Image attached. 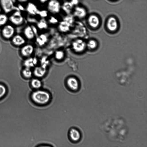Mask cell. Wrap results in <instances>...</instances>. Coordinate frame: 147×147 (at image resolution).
<instances>
[{
  "instance_id": "4",
  "label": "cell",
  "mask_w": 147,
  "mask_h": 147,
  "mask_svg": "<svg viewBox=\"0 0 147 147\" xmlns=\"http://www.w3.org/2000/svg\"><path fill=\"white\" fill-rule=\"evenodd\" d=\"M0 9L2 12L8 15L16 9L13 0H0Z\"/></svg>"
},
{
  "instance_id": "3",
  "label": "cell",
  "mask_w": 147,
  "mask_h": 147,
  "mask_svg": "<svg viewBox=\"0 0 147 147\" xmlns=\"http://www.w3.org/2000/svg\"><path fill=\"white\" fill-rule=\"evenodd\" d=\"M61 4L59 0H49L47 4V9L53 15L59 13L61 10Z\"/></svg>"
},
{
  "instance_id": "10",
  "label": "cell",
  "mask_w": 147,
  "mask_h": 147,
  "mask_svg": "<svg viewBox=\"0 0 147 147\" xmlns=\"http://www.w3.org/2000/svg\"><path fill=\"white\" fill-rule=\"evenodd\" d=\"M34 48L33 45L28 44L24 46L21 49V53L23 56L26 57H30L33 53Z\"/></svg>"
},
{
  "instance_id": "20",
  "label": "cell",
  "mask_w": 147,
  "mask_h": 147,
  "mask_svg": "<svg viewBox=\"0 0 147 147\" xmlns=\"http://www.w3.org/2000/svg\"><path fill=\"white\" fill-rule=\"evenodd\" d=\"M8 21V15L2 11L0 12V27L6 24Z\"/></svg>"
},
{
  "instance_id": "19",
  "label": "cell",
  "mask_w": 147,
  "mask_h": 147,
  "mask_svg": "<svg viewBox=\"0 0 147 147\" xmlns=\"http://www.w3.org/2000/svg\"><path fill=\"white\" fill-rule=\"evenodd\" d=\"M69 136L71 139L74 141H77L80 138V134L77 129L73 128L69 131Z\"/></svg>"
},
{
  "instance_id": "33",
  "label": "cell",
  "mask_w": 147,
  "mask_h": 147,
  "mask_svg": "<svg viewBox=\"0 0 147 147\" xmlns=\"http://www.w3.org/2000/svg\"><path fill=\"white\" fill-rule=\"evenodd\" d=\"M47 0H40L41 2L42 3H44L46 2Z\"/></svg>"
},
{
  "instance_id": "6",
  "label": "cell",
  "mask_w": 147,
  "mask_h": 147,
  "mask_svg": "<svg viewBox=\"0 0 147 147\" xmlns=\"http://www.w3.org/2000/svg\"><path fill=\"white\" fill-rule=\"evenodd\" d=\"M72 14L75 18L81 19L85 17L86 11L84 7L78 5L74 7Z\"/></svg>"
},
{
  "instance_id": "25",
  "label": "cell",
  "mask_w": 147,
  "mask_h": 147,
  "mask_svg": "<svg viewBox=\"0 0 147 147\" xmlns=\"http://www.w3.org/2000/svg\"><path fill=\"white\" fill-rule=\"evenodd\" d=\"M65 53L61 50H58L56 51L55 53V58L59 60L63 59L65 57Z\"/></svg>"
},
{
  "instance_id": "5",
  "label": "cell",
  "mask_w": 147,
  "mask_h": 147,
  "mask_svg": "<svg viewBox=\"0 0 147 147\" xmlns=\"http://www.w3.org/2000/svg\"><path fill=\"white\" fill-rule=\"evenodd\" d=\"M86 47L85 42L81 39H76L71 44L72 48L76 53H80L83 52L85 49Z\"/></svg>"
},
{
  "instance_id": "13",
  "label": "cell",
  "mask_w": 147,
  "mask_h": 147,
  "mask_svg": "<svg viewBox=\"0 0 147 147\" xmlns=\"http://www.w3.org/2000/svg\"><path fill=\"white\" fill-rule=\"evenodd\" d=\"M72 25L66 21L62 20L59 22L58 28L62 32H68L70 29Z\"/></svg>"
},
{
  "instance_id": "30",
  "label": "cell",
  "mask_w": 147,
  "mask_h": 147,
  "mask_svg": "<svg viewBox=\"0 0 147 147\" xmlns=\"http://www.w3.org/2000/svg\"><path fill=\"white\" fill-rule=\"evenodd\" d=\"M97 46L96 42L93 40H90L87 44L88 47L90 49H94Z\"/></svg>"
},
{
  "instance_id": "28",
  "label": "cell",
  "mask_w": 147,
  "mask_h": 147,
  "mask_svg": "<svg viewBox=\"0 0 147 147\" xmlns=\"http://www.w3.org/2000/svg\"><path fill=\"white\" fill-rule=\"evenodd\" d=\"M49 12L47 10H39L38 15H39L41 18H45L48 17Z\"/></svg>"
},
{
  "instance_id": "7",
  "label": "cell",
  "mask_w": 147,
  "mask_h": 147,
  "mask_svg": "<svg viewBox=\"0 0 147 147\" xmlns=\"http://www.w3.org/2000/svg\"><path fill=\"white\" fill-rule=\"evenodd\" d=\"M3 27L2 33L3 36L7 39L11 38L15 32V29L13 26L7 24Z\"/></svg>"
},
{
  "instance_id": "21",
  "label": "cell",
  "mask_w": 147,
  "mask_h": 147,
  "mask_svg": "<svg viewBox=\"0 0 147 147\" xmlns=\"http://www.w3.org/2000/svg\"><path fill=\"white\" fill-rule=\"evenodd\" d=\"M31 84L32 87L35 89H39L42 85L41 81L38 78L33 79L31 81Z\"/></svg>"
},
{
  "instance_id": "17",
  "label": "cell",
  "mask_w": 147,
  "mask_h": 147,
  "mask_svg": "<svg viewBox=\"0 0 147 147\" xmlns=\"http://www.w3.org/2000/svg\"><path fill=\"white\" fill-rule=\"evenodd\" d=\"M88 22L90 26L93 28H96L99 25V20L96 15H91L88 18Z\"/></svg>"
},
{
  "instance_id": "34",
  "label": "cell",
  "mask_w": 147,
  "mask_h": 147,
  "mask_svg": "<svg viewBox=\"0 0 147 147\" xmlns=\"http://www.w3.org/2000/svg\"></svg>"
},
{
  "instance_id": "32",
  "label": "cell",
  "mask_w": 147,
  "mask_h": 147,
  "mask_svg": "<svg viewBox=\"0 0 147 147\" xmlns=\"http://www.w3.org/2000/svg\"><path fill=\"white\" fill-rule=\"evenodd\" d=\"M19 3L20 4H23L27 3L28 0H17Z\"/></svg>"
},
{
  "instance_id": "8",
  "label": "cell",
  "mask_w": 147,
  "mask_h": 147,
  "mask_svg": "<svg viewBox=\"0 0 147 147\" xmlns=\"http://www.w3.org/2000/svg\"><path fill=\"white\" fill-rule=\"evenodd\" d=\"M25 9L27 13L30 15L35 16L38 15L39 10L36 5L32 2H28Z\"/></svg>"
},
{
  "instance_id": "12",
  "label": "cell",
  "mask_w": 147,
  "mask_h": 147,
  "mask_svg": "<svg viewBox=\"0 0 147 147\" xmlns=\"http://www.w3.org/2000/svg\"><path fill=\"white\" fill-rule=\"evenodd\" d=\"M67 84L69 87L73 90H76L79 87L78 82L77 79L74 77H70L68 78Z\"/></svg>"
},
{
  "instance_id": "9",
  "label": "cell",
  "mask_w": 147,
  "mask_h": 147,
  "mask_svg": "<svg viewBox=\"0 0 147 147\" xmlns=\"http://www.w3.org/2000/svg\"><path fill=\"white\" fill-rule=\"evenodd\" d=\"M47 71V67L41 65L34 67L33 74L37 78H41L45 75Z\"/></svg>"
},
{
  "instance_id": "18",
  "label": "cell",
  "mask_w": 147,
  "mask_h": 147,
  "mask_svg": "<svg viewBox=\"0 0 147 147\" xmlns=\"http://www.w3.org/2000/svg\"><path fill=\"white\" fill-rule=\"evenodd\" d=\"M12 41L15 45L20 46L24 45L25 42L24 38L21 35H17L14 36L12 39Z\"/></svg>"
},
{
  "instance_id": "11",
  "label": "cell",
  "mask_w": 147,
  "mask_h": 147,
  "mask_svg": "<svg viewBox=\"0 0 147 147\" xmlns=\"http://www.w3.org/2000/svg\"><path fill=\"white\" fill-rule=\"evenodd\" d=\"M74 6L70 1H66L61 4V10L66 14L72 13Z\"/></svg>"
},
{
  "instance_id": "24",
  "label": "cell",
  "mask_w": 147,
  "mask_h": 147,
  "mask_svg": "<svg viewBox=\"0 0 147 147\" xmlns=\"http://www.w3.org/2000/svg\"><path fill=\"white\" fill-rule=\"evenodd\" d=\"M63 20L66 21L72 26L74 24L75 22V18L72 13L66 15L63 18Z\"/></svg>"
},
{
  "instance_id": "22",
  "label": "cell",
  "mask_w": 147,
  "mask_h": 147,
  "mask_svg": "<svg viewBox=\"0 0 147 147\" xmlns=\"http://www.w3.org/2000/svg\"><path fill=\"white\" fill-rule=\"evenodd\" d=\"M22 73L23 76L27 78H31L33 74L30 68L26 67L23 70Z\"/></svg>"
},
{
  "instance_id": "14",
  "label": "cell",
  "mask_w": 147,
  "mask_h": 147,
  "mask_svg": "<svg viewBox=\"0 0 147 147\" xmlns=\"http://www.w3.org/2000/svg\"><path fill=\"white\" fill-rule=\"evenodd\" d=\"M117 26V22L115 18L111 17L108 19L107 26L109 30L111 31H114L116 30Z\"/></svg>"
},
{
  "instance_id": "29",
  "label": "cell",
  "mask_w": 147,
  "mask_h": 147,
  "mask_svg": "<svg viewBox=\"0 0 147 147\" xmlns=\"http://www.w3.org/2000/svg\"><path fill=\"white\" fill-rule=\"evenodd\" d=\"M7 92L6 87L3 85L0 84V99L4 96Z\"/></svg>"
},
{
  "instance_id": "31",
  "label": "cell",
  "mask_w": 147,
  "mask_h": 147,
  "mask_svg": "<svg viewBox=\"0 0 147 147\" xmlns=\"http://www.w3.org/2000/svg\"><path fill=\"white\" fill-rule=\"evenodd\" d=\"M69 1L74 7L78 5L79 3V0H70Z\"/></svg>"
},
{
  "instance_id": "16",
  "label": "cell",
  "mask_w": 147,
  "mask_h": 147,
  "mask_svg": "<svg viewBox=\"0 0 147 147\" xmlns=\"http://www.w3.org/2000/svg\"><path fill=\"white\" fill-rule=\"evenodd\" d=\"M38 63L37 59L35 57H30L25 60L24 65L25 67L30 68L35 67Z\"/></svg>"
},
{
  "instance_id": "2",
  "label": "cell",
  "mask_w": 147,
  "mask_h": 147,
  "mask_svg": "<svg viewBox=\"0 0 147 147\" xmlns=\"http://www.w3.org/2000/svg\"><path fill=\"white\" fill-rule=\"evenodd\" d=\"M9 20L13 25L16 26L22 24L24 22V18L20 10L16 9L8 15Z\"/></svg>"
},
{
  "instance_id": "26",
  "label": "cell",
  "mask_w": 147,
  "mask_h": 147,
  "mask_svg": "<svg viewBox=\"0 0 147 147\" xmlns=\"http://www.w3.org/2000/svg\"><path fill=\"white\" fill-rule=\"evenodd\" d=\"M47 38L46 36L43 34L38 36L37 39V43L40 45H44L47 41Z\"/></svg>"
},
{
  "instance_id": "15",
  "label": "cell",
  "mask_w": 147,
  "mask_h": 147,
  "mask_svg": "<svg viewBox=\"0 0 147 147\" xmlns=\"http://www.w3.org/2000/svg\"><path fill=\"white\" fill-rule=\"evenodd\" d=\"M24 33L25 37L29 40L33 39L36 35L31 26L30 25L25 27L24 30Z\"/></svg>"
},
{
  "instance_id": "27",
  "label": "cell",
  "mask_w": 147,
  "mask_h": 147,
  "mask_svg": "<svg viewBox=\"0 0 147 147\" xmlns=\"http://www.w3.org/2000/svg\"><path fill=\"white\" fill-rule=\"evenodd\" d=\"M48 23L52 25L58 24L59 21L57 18L54 16H48Z\"/></svg>"
},
{
  "instance_id": "1",
  "label": "cell",
  "mask_w": 147,
  "mask_h": 147,
  "mask_svg": "<svg viewBox=\"0 0 147 147\" xmlns=\"http://www.w3.org/2000/svg\"><path fill=\"white\" fill-rule=\"evenodd\" d=\"M31 97L35 102L41 105L47 103L50 98V95L48 92L42 90H38L33 92Z\"/></svg>"
},
{
  "instance_id": "23",
  "label": "cell",
  "mask_w": 147,
  "mask_h": 147,
  "mask_svg": "<svg viewBox=\"0 0 147 147\" xmlns=\"http://www.w3.org/2000/svg\"><path fill=\"white\" fill-rule=\"evenodd\" d=\"M48 22L45 18H42L37 23V26L40 29H41L46 28L48 27Z\"/></svg>"
}]
</instances>
